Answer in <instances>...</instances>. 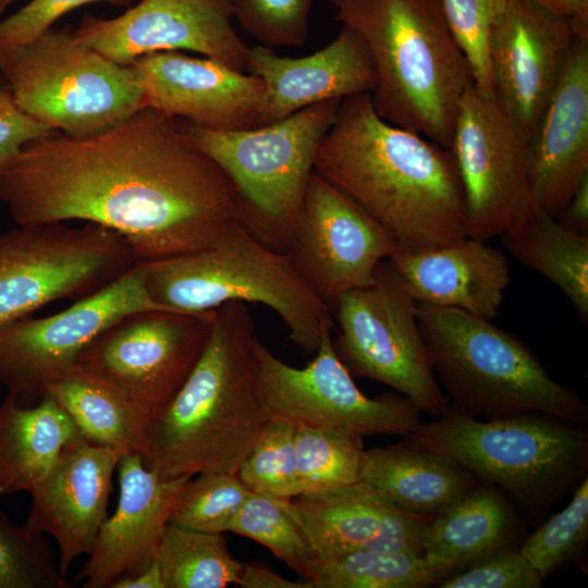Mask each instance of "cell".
<instances>
[{
  "label": "cell",
  "mask_w": 588,
  "mask_h": 588,
  "mask_svg": "<svg viewBox=\"0 0 588 588\" xmlns=\"http://www.w3.org/2000/svg\"><path fill=\"white\" fill-rule=\"evenodd\" d=\"M0 201L19 226L110 229L139 262L209 248L246 225L234 181L181 119L151 108L89 136L53 132L27 143L0 174Z\"/></svg>",
  "instance_id": "obj_1"
},
{
  "label": "cell",
  "mask_w": 588,
  "mask_h": 588,
  "mask_svg": "<svg viewBox=\"0 0 588 588\" xmlns=\"http://www.w3.org/2000/svg\"><path fill=\"white\" fill-rule=\"evenodd\" d=\"M314 170L405 249L468 236L464 189L450 149L383 120L370 93L341 100Z\"/></svg>",
  "instance_id": "obj_2"
},
{
  "label": "cell",
  "mask_w": 588,
  "mask_h": 588,
  "mask_svg": "<svg viewBox=\"0 0 588 588\" xmlns=\"http://www.w3.org/2000/svg\"><path fill=\"white\" fill-rule=\"evenodd\" d=\"M259 340L245 303L215 309L198 360L147 426L143 461L150 470L162 478L237 474L269 420L259 390Z\"/></svg>",
  "instance_id": "obj_3"
},
{
  "label": "cell",
  "mask_w": 588,
  "mask_h": 588,
  "mask_svg": "<svg viewBox=\"0 0 588 588\" xmlns=\"http://www.w3.org/2000/svg\"><path fill=\"white\" fill-rule=\"evenodd\" d=\"M330 1L370 52L376 112L449 149L460 100L474 83L439 0Z\"/></svg>",
  "instance_id": "obj_4"
},
{
  "label": "cell",
  "mask_w": 588,
  "mask_h": 588,
  "mask_svg": "<svg viewBox=\"0 0 588 588\" xmlns=\"http://www.w3.org/2000/svg\"><path fill=\"white\" fill-rule=\"evenodd\" d=\"M418 324L449 408L478 419L542 414L588 421V406L519 339L455 308L417 304Z\"/></svg>",
  "instance_id": "obj_5"
},
{
  "label": "cell",
  "mask_w": 588,
  "mask_h": 588,
  "mask_svg": "<svg viewBox=\"0 0 588 588\" xmlns=\"http://www.w3.org/2000/svg\"><path fill=\"white\" fill-rule=\"evenodd\" d=\"M403 439L455 462L531 514L587 477L588 432L542 414L478 419L448 408Z\"/></svg>",
  "instance_id": "obj_6"
},
{
  "label": "cell",
  "mask_w": 588,
  "mask_h": 588,
  "mask_svg": "<svg viewBox=\"0 0 588 588\" xmlns=\"http://www.w3.org/2000/svg\"><path fill=\"white\" fill-rule=\"evenodd\" d=\"M146 264V290L169 310L194 314L230 302L262 304L279 315L291 341L308 354L316 353L323 333L335 327L331 309L290 255L241 222L209 248Z\"/></svg>",
  "instance_id": "obj_7"
},
{
  "label": "cell",
  "mask_w": 588,
  "mask_h": 588,
  "mask_svg": "<svg viewBox=\"0 0 588 588\" xmlns=\"http://www.w3.org/2000/svg\"><path fill=\"white\" fill-rule=\"evenodd\" d=\"M341 100L322 101L275 123L242 131H211L181 119L193 142L234 181L246 226L277 250L290 246L317 151Z\"/></svg>",
  "instance_id": "obj_8"
},
{
  "label": "cell",
  "mask_w": 588,
  "mask_h": 588,
  "mask_svg": "<svg viewBox=\"0 0 588 588\" xmlns=\"http://www.w3.org/2000/svg\"><path fill=\"white\" fill-rule=\"evenodd\" d=\"M0 70L26 114L66 135L102 132L145 108L131 66L83 45L68 28H51L0 56Z\"/></svg>",
  "instance_id": "obj_9"
},
{
  "label": "cell",
  "mask_w": 588,
  "mask_h": 588,
  "mask_svg": "<svg viewBox=\"0 0 588 588\" xmlns=\"http://www.w3.org/2000/svg\"><path fill=\"white\" fill-rule=\"evenodd\" d=\"M417 303L382 261L372 282L342 294L332 307L333 347L353 378H368L408 399L421 414L449 408L422 338Z\"/></svg>",
  "instance_id": "obj_10"
},
{
  "label": "cell",
  "mask_w": 588,
  "mask_h": 588,
  "mask_svg": "<svg viewBox=\"0 0 588 588\" xmlns=\"http://www.w3.org/2000/svg\"><path fill=\"white\" fill-rule=\"evenodd\" d=\"M137 262L121 235L93 223L8 231L0 235V326L54 301L89 296Z\"/></svg>",
  "instance_id": "obj_11"
},
{
  "label": "cell",
  "mask_w": 588,
  "mask_h": 588,
  "mask_svg": "<svg viewBox=\"0 0 588 588\" xmlns=\"http://www.w3.org/2000/svg\"><path fill=\"white\" fill-rule=\"evenodd\" d=\"M215 309L124 316L81 354L75 369L121 394L147 422L175 396L208 340Z\"/></svg>",
  "instance_id": "obj_12"
},
{
  "label": "cell",
  "mask_w": 588,
  "mask_h": 588,
  "mask_svg": "<svg viewBox=\"0 0 588 588\" xmlns=\"http://www.w3.org/2000/svg\"><path fill=\"white\" fill-rule=\"evenodd\" d=\"M331 333H323L303 368L285 364L259 340V390L269 419L359 439L413 431L421 422L419 409L396 392L366 396L338 357Z\"/></svg>",
  "instance_id": "obj_13"
},
{
  "label": "cell",
  "mask_w": 588,
  "mask_h": 588,
  "mask_svg": "<svg viewBox=\"0 0 588 588\" xmlns=\"http://www.w3.org/2000/svg\"><path fill=\"white\" fill-rule=\"evenodd\" d=\"M146 274L147 264L138 261L60 313L1 324L0 384L8 394L23 406L37 404L46 387L70 375L82 352L121 318L143 310H169L150 298Z\"/></svg>",
  "instance_id": "obj_14"
},
{
  "label": "cell",
  "mask_w": 588,
  "mask_h": 588,
  "mask_svg": "<svg viewBox=\"0 0 588 588\" xmlns=\"http://www.w3.org/2000/svg\"><path fill=\"white\" fill-rule=\"evenodd\" d=\"M449 149L464 189L468 236H501L532 215L528 143L495 98L474 84L460 100Z\"/></svg>",
  "instance_id": "obj_15"
},
{
  "label": "cell",
  "mask_w": 588,
  "mask_h": 588,
  "mask_svg": "<svg viewBox=\"0 0 588 588\" xmlns=\"http://www.w3.org/2000/svg\"><path fill=\"white\" fill-rule=\"evenodd\" d=\"M399 247L385 228L313 171L286 253L331 310L342 294L372 282Z\"/></svg>",
  "instance_id": "obj_16"
},
{
  "label": "cell",
  "mask_w": 588,
  "mask_h": 588,
  "mask_svg": "<svg viewBox=\"0 0 588 588\" xmlns=\"http://www.w3.org/2000/svg\"><path fill=\"white\" fill-rule=\"evenodd\" d=\"M232 17L231 0H139L112 19L86 15L73 34L126 66L145 54L188 50L244 72L250 47Z\"/></svg>",
  "instance_id": "obj_17"
},
{
  "label": "cell",
  "mask_w": 588,
  "mask_h": 588,
  "mask_svg": "<svg viewBox=\"0 0 588 588\" xmlns=\"http://www.w3.org/2000/svg\"><path fill=\"white\" fill-rule=\"evenodd\" d=\"M572 20L532 0H509L490 34L494 98L528 143L576 38Z\"/></svg>",
  "instance_id": "obj_18"
},
{
  "label": "cell",
  "mask_w": 588,
  "mask_h": 588,
  "mask_svg": "<svg viewBox=\"0 0 588 588\" xmlns=\"http://www.w3.org/2000/svg\"><path fill=\"white\" fill-rule=\"evenodd\" d=\"M130 66L145 108L211 131L258 126L265 87L255 74L181 51L145 54Z\"/></svg>",
  "instance_id": "obj_19"
},
{
  "label": "cell",
  "mask_w": 588,
  "mask_h": 588,
  "mask_svg": "<svg viewBox=\"0 0 588 588\" xmlns=\"http://www.w3.org/2000/svg\"><path fill=\"white\" fill-rule=\"evenodd\" d=\"M117 470V507L76 575L84 588H110L118 578L135 575L156 561L174 505L191 479L162 478L145 465L140 454L122 455Z\"/></svg>",
  "instance_id": "obj_20"
},
{
  "label": "cell",
  "mask_w": 588,
  "mask_h": 588,
  "mask_svg": "<svg viewBox=\"0 0 588 588\" xmlns=\"http://www.w3.org/2000/svg\"><path fill=\"white\" fill-rule=\"evenodd\" d=\"M121 456L78 436L29 493L32 507L25 525L58 543L64 577L75 560L90 553L108 517L112 477Z\"/></svg>",
  "instance_id": "obj_21"
},
{
  "label": "cell",
  "mask_w": 588,
  "mask_h": 588,
  "mask_svg": "<svg viewBox=\"0 0 588 588\" xmlns=\"http://www.w3.org/2000/svg\"><path fill=\"white\" fill-rule=\"evenodd\" d=\"M588 174V36H576L528 142L532 213L558 218Z\"/></svg>",
  "instance_id": "obj_22"
},
{
  "label": "cell",
  "mask_w": 588,
  "mask_h": 588,
  "mask_svg": "<svg viewBox=\"0 0 588 588\" xmlns=\"http://www.w3.org/2000/svg\"><path fill=\"white\" fill-rule=\"evenodd\" d=\"M316 556L352 550L402 551L422 556V534L432 515L403 511L359 480L287 501Z\"/></svg>",
  "instance_id": "obj_23"
},
{
  "label": "cell",
  "mask_w": 588,
  "mask_h": 588,
  "mask_svg": "<svg viewBox=\"0 0 588 588\" xmlns=\"http://www.w3.org/2000/svg\"><path fill=\"white\" fill-rule=\"evenodd\" d=\"M248 70L265 87L258 126L322 101L371 93L377 84L366 42L348 26L324 48L301 58L278 56L261 45L249 48Z\"/></svg>",
  "instance_id": "obj_24"
},
{
  "label": "cell",
  "mask_w": 588,
  "mask_h": 588,
  "mask_svg": "<svg viewBox=\"0 0 588 588\" xmlns=\"http://www.w3.org/2000/svg\"><path fill=\"white\" fill-rule=\"evenodd\" d=\"M387 265L417 304L455 308L492 321L511 282L507 256L466 236L434 248L399 247Z\"/></svg>",
  "instance_id": "obj_25"
},
{
  "label": "cell",
  "mask_w": 588,
  "mask_h": 588,
  "mask_svg": "<svg viewBox=\"0 0 588 588\" xmlns=\"http://www.w3.org/2000/svg\"><path fill=\"white\" fill-rule=\"evenodd\" d=\"M517 536L518 524L503 493L479 482L432 515L422 534V559L442 580L497 551L515 547Z\"/></svg>",
  "instance_id": "obj_26"
},
{
  "label": "cell",
  "mask_w": 588,
  "mask_h": 588,
  "mask_svg": "<svg viewBox=\"0 0 588 588\" xmlns=\"http://www.w3.org/2000/svg\"><path fill=\"white\" fill-rule=\"evenodd\" d=\"M359 480L394 506L434 515L480 481L455 462L403 439L364 450Z\"/></svg>",
  "instance_id": "obj_27"
},
{
  "label": "cell",
  "mask_w": 588,
  "mask_h": 588,
  "mask_svg": "<svg viewBox=\"0 0 588 588\" xmlns=\"http://www.w3.org/2000/svg\"><path fill=\"white\" fill-rule=\"evenodd\" d=\"M78 436L69 414L50 395L23 406L7 394L0 404V498L30 493Z\"/></svg>",
  "instance_id": "obj_28"
},
{
  "label": "cell",
  "mask_w": 588,
  "mask_h": 588,
  "mask_svg": "<svg viewBox=\"0 0 588 588\" xmlns=\"http://www.w3.org/2000/svg\"><path fill=\"white\" fill-rule=\"evenodd\" d=\"M500 237L520 264L559 287L587 322L588 233L572 230L554 217L532 213Z\"/></svg>",
  "instance_id": "obj_29"
},
{
  "label": "cell",
  "mask_w": 588,
  "mask_h": 588,
  "mask_svg": "<svg viewBox=\"0 0 588 588\" xmlns=\"http://www.w3.org/2000/svg\"><path fill=\"white\" fill-rule=\"evenodd\" d=\"M69 414L82 437L121 455L147 451V422L117 391L100 380L74 369L46 387Z\"/></svg>",
  "instance_id": "obj_30"
},
{
  "label": "cell",
  "mask_w": 588,
  "mask_h": 588,
  "mask_svg": "<svg viewBox=\"0 0 588 588\" xmlns=\"http://www.w3.org/2000/svg\"><path fill=\"white\" fill-rule=\"evenodd\" d=\"M440 580L420 555L371 549L315 556L305 579L313 588H422Z\"/></svg>",
  "instance_id": "obj_31"
},
{
  "label": "cell",
  "mask_w": 588,
  "mask_h": 588,
  "mask_svg": "<svg viewBox=\"0 0 588 588\" xmlns=\"http://www.w3.org/2000/svg\"><path fill=\"white\" fill-rule=\"evenodd\" d=\"M157 562L166 588H224L236 585L243 563L231 554L223 534L169 524Z\"/></svg>",
  "instance_id": "obj_32"
},
{
  "label": "cell",
  "mask_w": 588,
  "mask_h": 588,
  "mask_svg": "<svg viewBox=\"0 0 588 588\" xmlns=\"http://www.w3.org/2000/svg\"><path fill=\"white\" fill-rule=\"evenodd\" d=\"M364 450L363 439L324 429L295 427L299 494L359 481Z\"/></svg>",
  "instance_id": "obj_33"
},
{
  "label": "cell",
  "mask_w": 588,
  "mask_h": 588,
  "mask_svg": "<svg viewBox=\"0 0 588 588\" xmlns=\"http://www.w3.org/2000/svg\"><path fill=\"white\" fill-rule=\"evenodd\" d=\"M230 532L265 546L305 581L316 554L291 513L287 500L250 492Z\"/></svg>",
  "instance_id": "obj_34"
},
{
  "label": "cell",
  "mask_w": 588,
  "mask_h": 588,
  "mask_svg": "<svg viewBox=\"0 0 588 588\" xmlns=\"http://www.w3.org/2000/svg\"><path fill=\"white\" fill-rule=\"evenodd\" d=\"M250 492L237 474L212 471L196 475L181 492L170 524L205 532H229Z\"/></svg>",
  "instance_id": "obj_35"
},
{
  "label": "cell",
  "mask_w": 588,
  "mask_h": 588,
  "mask_svg": "<svg viewBox=\"0 0 588 588\" xmlns=\"http://www.w3.org/2000/svg\"><path fill=\"white\" fill-rule=\"evenodd\" d=\"M70 588L46 536L0 509V588Z\"/></svg>",
  "instance_id": "obj_36"
},
{
  "label": "cell",
  "mask_w": 588,
  "mask_h": 588,
  "mask_svg": "<svg viewBox=\"0 0 588 588\" xmlns=\"http://www.w3.org/2000/svg\"><path fill=\"white\" fill-rule=\"evenodd\" d=\"M237 475L252 492L284 500L299 495L295 426L269 419Z\"/></svg>",
  "instance_id": "obj_37"
},
{
  "label": "cell",
  "mask_w": 588,
  "mask_h": 588,
  "mask_svg": "<svg viewBox=\"0 0 588 588\" xmlns=\"http://www.w3.org/2000/svg\"><path fill=\"white\" fill-rule=\"evenodd\" d=\"M588 537V480L576 487L569 503L548 519L522 544L519 551L546 578L571 560Z\"/></svg>",
  "instance_id": "obj_38"
},
{
  "label": "cell",
  "mask_w": 588,
  "mask_h": 588,
  "mask_svg": "<svg viewBox=\"0 0 588 588\" xmlns=\"http://www.w3.org/2000/svg\"><path fill=\"white\" fill-rule=\"evenodd\" d=\"M507 1L439 0L449 29L469 64L475 87L492 97L489 40L493 24Z\"/></svg>",
  "instance_id": "obj_39"
},
{
  "label": "cell",
  "mask_w": 588,
  "mask_h": 588,
  "mask_svg": "<svg viewBox=\"0 0 588 588\" xmlns=\"http://www.w3.org/2000/svg\"><path fill=\"white\" fill-rule=\"evenodd\" d=\"M314 0H232V16L268 48L299 47L308 37Z\"/></svg>",
  "instance_id": "obj_40"
},
{
  "label": "cell",
  "mask_w": 588,
  "mask_h": 588,
  "mask_svg": "<svg viewBox=\"0 0 588 588\" xmlns=\"http://www.w3.org/2000/svg\"><path fill=\"white\" fill-rule=\"evenodd\" d=\"M543 578L519 549L497 551L437 585L441 588H539Z\"/></svg>",
  "instance_id": "obj_41"
},
{
  "label": "cell",
  "mask_w": 588,
  "mask_h": 588,
  "mask_svg": "<svg viewBox=\"0 0 588 588\" xmlns=\"http://www.w3.org/2000/svg\"><path fill=\"white\" fill-rule=\"evenodd\" d=\"M136 0H30L0 21V56L23 47L53 28L63 15L79 7L107 2L127 5Z\"/></svg>",
  "instance_id": "obj_42"
},
{
  "label": "cell",
  "mask_w": 588,
  "mask_h": 588,
  "mask_svg": "<svg viewBox=\"0 0 588 588\" xmlns=\"http://www.w3.org/2000/svg\"><path fill=\"white\" fill-rule=\"evenodd\" d=\"M53 132L16 105L0 70V174L27 143Z\"/></svg>",
  "instance_id": "obj_43"
},
{
  "label": "cell",
  "mask_w": 588,
  "mask_h": 588,
  "mask_svg": "<svg viewBox=\"0 0 588 588\" xmlns=\"http://www.w3.org/2000/svg\"><path fill=\"white\" fill-rule=\"evenodd\" d=\"M236 586L241 588H313L304 580H290L269 567L255 563H243Z\"/></svg>",
  "instance_id": "obj_44"
},
{
  "label": "cell",
  "mask_w": 588,
  "mask_h": 588,
  "mask_svg": "<svg viewBox=\"0 0 588 588\" xmlns=\"http://www.w3.org/2000/svg\"><path fill=\"white\" fill-rule=\"evenodd\" d=\"M556 219L572 230L588 233V174L581 179Z\"/></svg>",
  "instance_id": "obj_45"
},
{
  "label": "cell",
  "mask_w": 588,
  "mask_h": 588,
  "mask_svg": "<svg viewBox=\"0 0 588 588\" xmlns=\"http://www.w3.org/2000/svg\"><path fill=\"white\" fill-rule=\"evenodd\" d=\"M551 12L572 20L577 36H588V0H532Z\"/></svg>",
  "instance_id": "obj_46"
},
{
  "label": "cell",
  "mask_w": 588,
  "mask_h": 588,
  "mask_svg": "<svg viewBox=\"0 0 588 588\" xmlns=\"http://www.w3.org/2000/svg\"><path fill=\"white\" fill-rule=\"evenodd\" d=\"M110 588H166L157 560L135 575H126L112 583Z\"/></svg>",
  "instance_id": "obj_47"
},
{
  "label": "cell",
  "mask_w": 588,
  "mask_h": 588,
  "mask_svg": "<svg viewBox=\"0 0 588 588\" xmlns=\"http://www.w3.org/2000/svg\"><path fill=\"white\" fill-rule=\"evenodd\" d=\"M13 1L14 0H0V14L5 12Z\"/></svg>",
  "instance_id": "obj_48"
},
{
  "label": "cell",
  "mask_w": 588,
  "mask_h": 588,
  "mask_svg": "<svg viewBox=\"0 0 588 588\" xmlns=\"http://www.w3.org/2000/svg\"><path fill=\"white\" fill-rule=\"evenodd\" d=\"M231 2H232V0H231Z\"/></svg>",
  "instance_id": "obj_49"
}]
</instances>
